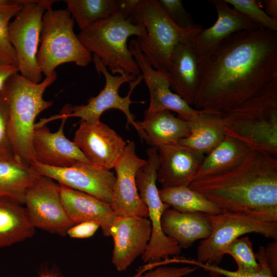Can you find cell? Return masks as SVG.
Masks as SVG:
<instances>
[{"label": "cell", "mask_w": 277, "mask_h": 277, "mask_svg": "<svg viewBox=\"0 0 277 277\" xmlns=\"http://www.w3.org/2000/svg\"><path fill=\"white\" fill-rule=\"evenodd\" d=\"M199 63L193 106L224 113L277 81V32L262 28L238 32L199 56Z\"/></svg>", "instance_id": "1"}, {"label": "cell", "mask_w": 277, "mask_h": 277, "mask_svg": "<svg viewBox=\"0 0 277 277\" xmlns=\"http://www.w3.org/2000/svg\"><path fill=\"white\" fill-rule=\"evenodd\" d=\"M188 187L223 212L241 213L277 223V158L252 150L239 165L193 180Z\"/></svg>", "instance_id": "2"}, {"label": "cell", "mask_w": 277, "mask_h": 277, "mask_svg": "<svg viewBox=\"0 0 277 277\" xmlns=\"http://www.w3.org/2000/svg\"><path fill=\"white\" fill-rule=\"evenodd\" d=\"M55 71L34 83L21 74L11 76L2 92L9 109L8 133L18 161L31 165L34 161L32 140L37 116L53 104L43 98L46 89L56 80Z\"/></svg>", "instance_id": "3"}, {"label": "cell", "mask_w": 277, "mask_h": 277, "mask_svg": "<svg viewBox=\"0 0 277 277\" xmlns=\"http://www.w3.org/2000/svg\"><path fill=\"white\" fill-rule=\"evenodd\" d=\"M226 135L252 150L277 155V81L264 91L221 114Z\"/></svg>", "instance_id": "4"}, {"label": "cell", "mask_w": 277, "mask_h": 277, "mask_svg": "<svg viewBox=\"0 0 277 277\" xmlns=\"http://www.w3.org/2000/svg\"><path fill=\"white\" fill-rule=\"evenodd\" d=\"M132 35L145 37V28L141 24L132 23L118 12L94 23L77 34L84 47L93 53L112 74L137 76L141 71L127 46V40Z\"/></svg>", "instance_id": "5"}, {"label": "cell", "mask_w": 277, "mask_h": 277, "mask_svg": "<svg viewBox=\"0 0 277 277\" xmlns=\"http://www.w3.org/2000/svg\"><path fill=\"white\" fill-rule=\"evenodd\" d=\"M128 19L144 26L147 35L135 39L138 46L152 67L166 73L175 47L182 43H193L203 29L197 24L188 28L178 26L157 0H140Z\"/></svg>", "instance_id": "6"}, {"label": "cell", "mask_w": 277, "mask_h": 277, "mask_svg": "<svg viewBox=\"0 0 277 277\" xmlns=\"http://www.w3.org/2000/svg\"><path fill=\"white\" fill-rule=\"evenodd\" d=\"M74 21L67 9L46 11L43 15L37 62L45 76L63 64L74 63L86 67L92 61V53L74 32Z\"/></svg>", "instance_id": "7"}, {"label": "cell", "mask_w": 277, "mask_h": 277, "mask_svg": "<svg viewBox=\"0 0 277 277\" xmlns=\"http://www.w3.org/2000/svg\"><path fill=\"white\" fill-rule=\"evenodd\" d=\"M92 62L97 73H102L105 80L104 88L95 96L91 97L86 105L70 106L69 112L66 106L60 114L51 117L52 120L70 117H80L82 121L94 123L100 121L102 114L109 109H117L123 112L127 117V124L132 125L139 135L140 129L130 111L132 92L143 80L141 74L137 76L123 73L114 75L108 71L100 59L92 56Z\"/></svg>", "instance_id": "8"}, {"label": "cell", "mask_w": 277, "mask_h": 277, "mask_svg": "<svg viewBox=\"0 0 277 277\" xmlns=\"http://www.w3.org/2000/svg\"><path fill=\"white\" fill-rule=\"evenodd\" d=\"M148 159L136 174V184L139 195L148 210V216L152 226L150 240L145 253L142 255L144 262H157L177 256L182 248L173 239L164 234L161 221L164 212L170 206L163 202L160 197L156 181L159 167L157 148L151 147L147 150Z\"/></svg>", "instance_id": "9"}, {"label": "cell", "mask_w": 277, "mask_h": 277, "mask_svg": "<svg viewBox=\"0 0 277 277\" xmlns=\"http://www.w3.org/2000/svg\"><path fill=\"white\" fill-rule=\"evenodd\" d=\"M56 1L16 0L22 6L9 26V38L17 58L21 74L34 83L42 80L37 62L43 15Z\"/></svg>", "instance_id": "10"}, {"label": "cell", "mask_w": 277, "mask_h": 277, "mask_svg": "<svg viewBox=\"0 0 277 277\" xmlns=\"http://www.w3.org/2000/svg\"><path fill=\"white\" fill-rule=\"evenodd\" d=\"M212 232L197 248L196 261L217 265L223 257L224 248L241 235L256 233L277 240V223L266 222L241 213L222 212L207 214Z\"/></svg>", "instance_id": "11"}, {"label": "cell", "mask_w": 277, "mask_h": 277, "mask_svg": "<svg viewBox=\"0 0 277 277\" xmlns=\"http://www.w3.org/2000/svg\"><path fill=\"white\" fill-rule=\"evenodd\" d=\"M24 204L35 228L64 236L75 224L63 204L58 183L41 175L28 189Z\"/></svg>", "instance_id": "12"}, {"label": "cell", "mask_w": 277, "mask_h": 277, "mask_svg": "<svg viewBox=\"0 0 277 277\" xmlns=\"http://www.w3.org/2000/svg\"><path fill=\"white\" fill-rule=\"evenodd\" d=\"M146 163L137 155L135 142L127 141L113 167L116 180L110 205L117 216L148 217L147 208L140 196L136 184L137 172Z\"/></svg>", "instance_id": "13"}, {"label": "cell", "mask_w": 277, "mask_h": 277, "mask_svg": "<svg viewBox=\"0 0 277 277\" xmlns=\"http://www.w3.org/2000/svg\"><path fill=\"white\" fill-rule=\"evenodd\" d=\"M41 174L58 184L77 190L111 204L116 177L113 172L85 162L64 168L49 166L34 162Z\"/></svg>", "instance_id": "14"}, {"label": "cell", "mask_w": 277, "mask_h": 277, "mask_svg": "<svg viewBox=\"0 0 277 277\" xmlns=\"http://www.w3.org/2000/svg\"><path fill=\"white\" fill-rule=\"evenodd\" d=\"M129 48L149 92L150 103L144 112V117L159 111L168 110L176 112L177 117L190 122L200 114L202 110L193 108L171 91L167 73L152 67L135 39L131 41Z\"/></svg>", "instance_id": "15"}, {"label": "cell", "mask_w": 277, "mask_h": 277, "mask_svg": "<svg viewBox=\"0 0 277 277\" xmlns=\"http://www.w3.org/2000/svg\"><path fill=\"white\" fill-rule=\"evenodd\" d=\"M73 142L93 165L110 170L122 154L127 141L100 121H81Z\"/></svg>", "instance_id": "16"}, {"label": "cell", "mask_w": 277, "mask_h": 277, "mask_svg": "<svg viewBox=\"0 0 277 277\" xmlns=\"http://www.w3.org/2000/svg\"><path fill=\"white\" fill-rule=\"evenodd\" d=\"M152 233L148 219L117 216L110 229L114 246L111 262L120 272L126 271L145 252Z\"/></svg>", "instance_id": "17"}, {"label": "cell", "mask_w": 277, "mask_h": 277, "mask_svg": "<svg viewBox=\"0 0 277 277\" xmlns=\"http://www.w3.org/2000/svg\"><path fill=\"white\" fill-rule=\"evenodd\" d=\"M61 119V126L55 132H51L46 125H35L32 140L34 162L57 168L68 167L79 162L92 164L76 144L65 136L64 127L67 118Z\"/></svg>", "instance_id": "18"}, {"label": "cell", "mask_w": 277, "mask_h": 277, "mask_svg": "<svg viewBox=\"0 0 277 277\" xmlns=\"http://www.w3.org/2000/svg\"><path fill=\"white\" fill-rule=\"evenodd\" d=\"M156 148L157 180L162 189L188 186L194 180L205 154L178 143Z\"/></svg>", "instance_id": "19"}, {"label": "cell", "mask_w": 277, "mask_h": 277, "mask_svg": "<svg viewBox=\"0 0 277 277\" xmlns=\"http://www.w3.org/2000/svg\"><path fill=\"white\" fill-rule=\"evenodd\" d=\"M209 2L214 7L217 17L212 26L202 29L194 38L193 45L199 57L235 33L261 28L250 19L231 8L225 0H210Z\"/></svg>", "instance_id": "20"}, {"label": "cell", "mask_w": 277, "mask_h": 277, "mask_svg": "<svg viewBox=\"0 0 277 277\" xmlns=\"http://www.w3.org/2000/svg\"><path fill=\"white\" fill-rule=\"evenodd\" d=\"M60 185L63 204L72 222L74 224L86 221L97 223L103 234L110 236V229L117 217L110 204L86 193Z\"/></svg>", "instance_id": "21"}, {"label": "cell", "mask_w": 277, "mask_h": 277, "mask_svg": "<svg viewBox=\"0 0 277 277\" xmlns=\"http://www.w3.org/2000/svg\"><path fill=\"white\" fill-rule=\"evenodd\" d=\"M167 74L171 89L192 106L200 83L199 56L192 43L174 48Z\"/></svg>", "instance_id": "22"}, {"label": "cell", "mask_w": 277, "mask_h": 277, "mask_svg": "<svg viewBox=\"0 0 277 277\" xmlns=\"http://www.w3.org/2000/svg\"><path fill=\"white\" fill-rule=\"evenodd\" d=\"M163 232L173 239L182 248L191 246L197 240L208 238L212 226L206 214L181 212L172 208L164 212L161 221Z\"/></svg>", "instance_id": "23"}, {"label": "cell", "mask_w": 277, "mask_h": 277, "mask_svg": "<svg viewBox=\"0 0 277 277\" xmlns=\"http://www.w3.org/2000/svg\"><path fill=\"white\" fill-rule=\"evenodd\" d=\"M136 123L140 136L151 147L177 144L190 134L188 122L168 110L154 113Z\"/></svg>", "instance_id": "24"}, {"label": "cell", "mask_w": 277, "mask_h": 277, "mask_svg": "<svg viewBox=\"0 0 277 277\" xmlns=\"http://www.w3.org/2000/svg\"><path fill=\"white\" fill-rule=\"evenodd\" d=\"M221 114L202 110L188 122L190 134L178 144L207 154L217 146L226 136Z\"/></svg>", "instance_id": "25"}, {"label": "cell", "mask_w": 277, "mask_h": 277, "mask_svg": "<svg viewBox=\"0 0 277 277\" xmlns=\"http://www.w3.org/2000/svg\"><path fill=\"white\" fill-rule=\"evenodd\" d=\"M252 151L243 142L226 135L217 146L205 155L194 180L221 173L234 168Z\"/></svg>", "instance_id": "26"}, {"label": "cell", "mask_w": 277, "mask_h": 277, "mask_svg": "<svg viewBox=\"0 0 277 277\" xmlns=\"http://www.w3.org/2000/svg\"><path fill=\"white\" fill-rule=\"evenodd\" d=\"M41 175L32 165L0 161V199L24 204L28 189Z\"/></svg>", "instance_id": "27"}, {"label": "cell", "mask_w": 277, "mask_h": 277, "mask_svg": "<svg viewBox=\"0 0 277 277\" xmlns=\"http://www.w3.org/2000/svg\"><path fill=\"white\" fill-rule=\"evenodd\" d=\"M34 233L35 227L25 208L18 203L0 199V247L11 246Z\"/></svg>", "instance_id": "28"}, {"label": "cell", "mask_w": 277, "mask_h": 277, "mask_svg": "<svg viewBox=\"0 0 277 277\" xmlns=\"http://www.w3.org/2000/svg\"><path fill=\"white\" fill-rule=\"evenodd\" d=\"M163 202L181 212H201L218 214L223 212L215 204L188 186L159 190Z\"/></svg>", "instance_id": "29"}, {"label": "cell", "mask_w": 277, "mask_h": 277, "mask_svg": "<svg viewBox=\"0 0 277 277\" xmlns=\"http://www.w3.org/2000/svg\"><path fill=\"white\" fill-rule=\"evenodd\" d=\"M63 2L80 30L118 12L117 0H65Z\"/></svg>", "instance_id": "30"}, {"label": "cell", "mask_w": 277, "mask_h": 277, "mask_svg": "<svg viewBox=\"0 0 277 277\" xmlns=\"http://www.w3.org/2000/svg\"><path fill=\"white\" fill-rule=\"evenodd\" d=\"M223 255L229 254L235 260L240 272H254L259 270L261 264L257 261L252 244L248 236L239 238L227 245Z\"/></svg>", "instance_id": "31"}, {"label": "cell", "mask_w": 277, "mask_h": 277, "mask_svg": "<svg viewBox=\"0 0 277 277\" xmlns=\"http://www.w3.org/2000/svg\"><path fill=\"white\" fill-rule=\"evenodd\" d=\"M22 8V6L14 4L0 5V58L16 66L17 58L9 40L8 30L11 19L18 13Z\"/></svg>", "instance_id": "32"}, {"label": "cell", "mask_w": 277, "mask_h": 277, "mask_svg": "<svg viewBox=\"0 0 277 277\" xmlns=\"http://www.w3.org/2000/svg\"><path fill=\"white\" fill-rule=\"evenodd\" d=\"M257 261L261 264L259 270L254 272H243L237 270L232 271L221 268L217 265L202 263L195 260H190L189 264L201 267L208 271L212 277L223 275L226 277H275L270 270L265 255V247L261 246L259 251L255 253Z\"/></svg>", "instance_id": "33"}, {"label": "cell", "mask_w": 277, "mask_h": 277, "mask_svg": "<svg viewBox=\"0 0 277 277\" xmlns=\"http://www.w3.org/2000/svg\"><path fill=\"white\" fill-rule=\"evenodd\" d=\"M233 8L243 14L261 28L277 32V19L269 16L255 0H225Z\"/></svg>", "instance_id": "34"}, {"label": "cell", "mask_w": 277, "mask_h": 277, "mask_svg": "<svg viewBox=\"0 0 277 277\" xmlns=\"http://www.w3.org/2000/svg\"><path fill=\"white\" fill-rule=\"evenodd\" d=\"M9 109L2 92H0V161L18 162L8 133Z\"/></svg>", "instance_id": "35"}, {"label": "cell", "mask_w": 277, "mask_h": 277, "mask_svg": "<svg viewBox=\"0 0 277 277\" xmlns=\"http://www.w3.org/2000/svg\"><path fill=\"white\" fill-rule=\"evenodd\" d=\"M168 17L178 26L188 28L196 25L185 9L181 0H159Z\"/></svg>", "instance_id": "36"}, {"label": "cell", "mask_w": 277, "mask_h": 277, "mask_svg": "<svg viewBox=\"0 0 277 277\" xmlns=\"http://www.w3.org/2000/svg\"><path fill=\"white\" fill-rule=\"evenodd\" d=\"M165 265H159L156 268L154 266L145 272L142 271L130 277H183L192 273L199 268L196 266L174 267Z\"/></svg>", "instance_id": "37"}, {"label": "cell", "mask_w": 277, "mask_h": 277, "mask_svg": "<svg viewBox=\"0 0 277 277\" xmlns=\"http://www.w3.org/2000/svg\"><path fill=\"white\" fill-rule=\"evenodd\" d=\"M100 227V225L94 222H83L70 227L67 235L72 238H88L93 235Z\"/></svg>", "instance_id": "38"}, {"label": "cell", "mask_w": 277, "mask_h": 277, "mask_svg": "<svg viewBox=\"0 0 277 277\" xmlns=\"http://www.w3.org/2000/svg\"><path fill=\"white\" fill-rule=\"evenodd\" d=\"M265 255L268 266L274 276L277 275V241L269 243L265 248Z\"/></svg>", "instance_id": "39"}, {"label": "cell", "mask_w": 277, "mask_h": 277, "mask_svg": "<svg viewBox=\"0 0 277 277\" xmlns=\"http://www.w3.org/2000/svg\"><path fill=\"white\" fill-rule=\"evenodd\" d=\"M18 72L17 66L7 63L0 58V92L2 91L7 80Z\"/></svg>", "instance_id": "40"}, {"label": "cell", "mask_w": 277, "mask_h": 277, "mask_svg": "<svg viewBox=\"0 0 277 277\" xmlns=\"http://www.w3.org/2000/svg\"><path fill=\"white\" fill-rule=\"evenodd\" d=\"M140 0H117L118 12L128 19Z\"/></svg>", "instance_id": "41"}, {"label": "cell", "mask_w": 277, "mask_h": 277, "mask_svg": "<svg viewBox=\"0 0 277 277\" xmlns=\"http://www.w3.org/2000/svg\"><path fill=\"white\" fill-rule=\"evenodd\" d=\"M265 12L270 17L277 19V1H263Z\"/></svg>", "instance_id": "42"}, {"label": "cell", "mask_w": 277, "mask_h": 277, "mask_svg": "<svg viewBox=\"0 0 277 277\" xmlns=\"http://www.w3.org/2000/svg\"><path fill=\"white\" fill-rule=\"evenodd\" d=\"M39 277H64L60 271L55 268L43 270Z\"/></svg>", "instance_id": "43"}]
</instances>
